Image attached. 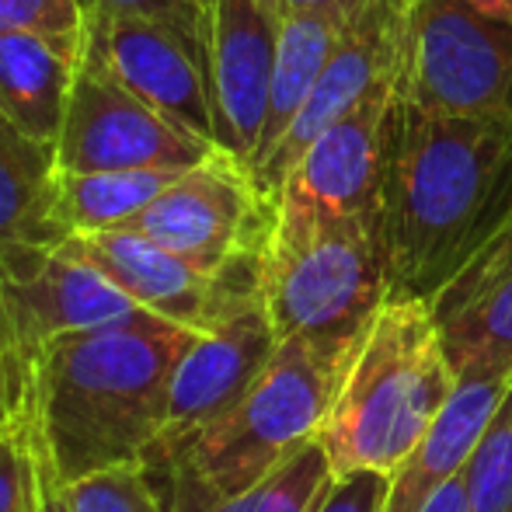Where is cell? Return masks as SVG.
<instances>
[{
    "label": "cell",
    "instance_id": "1",
    "mask_svg": "<svg viewBox=\"0 0 512 512\" xmlns=\"http://www.w3.org/2000/svg\"><path fill=\"white\" fill-rule=\"evenodd\" d=\"M512 213V105L481 115L394 105L380 223L391 297L432 300Z\"/></svg>",
    "mask_w": 512,
    "mask_h": 512
},
{
    "label": "cell",
    "instance_id": "2",
    "mask_svg": "<svg viewBox=\"0 0 512 512\" xmlns=\"http://www.w3.org/2000/svg\"><path fill=\"white\" fill-rule=\"evenodd\" d=\"M199 335L154 310H136L46 345L35 446L56 488L150 457L164 429L171 373Z\"/></svg>",
    "mask_w": 512,
    "mask_h": 512
},
{
    "label": "cell",
    "instance_id": "3",
    "mask_svg": "<svg viewBox=\"0 0 512 512\" xmlns=\"http://www.w3.org/2000/svg\"><path fill=\"white\" fill-rule=\"evenodd\" d=\"M460 373L439 338L429 300L387 297L352 349L317 429L335 474L391 478L453 401Z\"/></svg>",
    "mask_w": 512,
    "mask_h": 512
},
{
    "label": "cell",
    "instance_id": "4",
    "mask_svg": "<svg viewBox=\"0 0 512 512\" xmlns=\"http://www.w3.org/2000/svg\"><path fill=\"white\" fill-rule=\"evenodd\" d=\"M391 297L380 209L276 223L262 255V304L276 338L356 342Z\"/></svg>",
    "mask_w": 512,
    "mask_h": 512
},
{
    "label": "cell",
    "instance_id": "5",
    "mask_svg": "<svg viewBox=\"0 0 512 512\" xmlns=\"http://www.w3.org/2000/svg\"><path fill=\"white\" fill-rule=\"evenodd\" d=\"M356 342L279 338L248 394L168 467L192 474L213 495H237L262 481L297 446L317 436Z\"/></svg>",
    "mask_w": 512,
    "mask_h": 512
},
{
    "label": "cell",
    "instance_id": "6",
    "mask_svg": "<svg viewBox=\"0 0 512 512\" xmlns=\"http://www.w3.org/2000/svg\"><path fill=\"white\" fill-rule=\"evenodd\" d=\"M398 102L481 115L512 105V14L481 0H411L398 49Z\"/></svg>",
    "mask_w": 512,
    "mask_h": 512
},
{
    "label": "cell",
    "instance_id": "7",
    "mask_svg": "<svg viewBox=\"0 0 512 512\" xmlns=\"http://www.w3.org/2000/svg\"><path fill=\"white\" fill-rule=\"evenodd\" d=\"M175 255L206 272H223L248 255H262L272 234V206L255 189L248 168L216 147L185 168L133 223Z\"/></svg>",
    "mask_w": 512,
    "mask_h": 512
},
{
    "label": "cell",
    "instance_id": "8",
    "mask_svg": "<svg viewBox=\"0 0 512 512\" xmlns=\"http://www.w3.org/2000/svg\"><path fill=\"white\" fill-rule=\"evenodd\" d=\"M398 67L384 74L338 122L304 150L272 206L276 223H307L380 209L391 154Z\"/></svg>",
    "mask_w": 512,
    "mask_h": 512
},
{
    "label": "cell",
    "instance_id": "9",
    "mask_svg": "<svg viewBox=\"0 0 512 512\" xmlns=\"http://www.w3.org/2000/svg\"><path fill=\"white\" fill-rule=\"evenodd\" d=\"M81 67L213 140L206 49L168 21L91 7L81 25Z\"/></svg>",
    "mask_w": 512,
    "mask_h": 512
},
{
    "label": "cell",
    "instance_id": "10",
    "mask_svg": "<svg viewBox=\"0 0 512 512\" xmlns=\"http://www.w3.org/2000/svg\"><path fill=\"white\" fill-rule=\"evenodd\" d=\"M67 241L143 310H154L185 328L209 331L237 307L262 297L265 251L241 258L223 272H206L133 227L74 234Z\"/></svg>",
    "mask_w": 512,
    "mask_h": 512
},
{
    "label": "cell",
    "instance_id": "11",
    "mask_svg": "<svg viewBox=\"0 0 512 512\" xmlns=\"http://www.w3.org/2000/svg\"><path fill=\"white\" fill-rule=\"evenodd\" d=\"M216 150L161 108L140 102L115 81L81 67L67 105L56 168L63 171H185Z\"/></svg>",
    "mask_w": 512,
    "mask_h": 512
},
{
    "label": "cell",
    "instance_id": "12",
    "mask_svg": "<svg viewBox=\"0 0 512 512\" xmlns=\"http://www.w3.org/2000/svg\"><path fill=\"white\" fill-rule=\"evenodd\" d=\"M276 342V328L265 314L262 297L237 307L234 314L203 331L171 373L161 439L140 467L161 471L192 439L220 422L258 380V373L276 352Z\"/></svg>",
    "mask_w": 512,
    "mask_h": 512
},
{
    "label": "cell",
    "instance_id": "13",
    "mask_svg": "<svg viewBox=\"0 0 512 512\" xmlns=\"http://www.w3.org/2000/svg\"><path fill=\"white\" fill-rule=\"evenodd\" d=\"M279 14L269 0H206V81L213 140L248 168L262 140Z\"/></svg>",
    "mask_w": 512,
    "mask_h": 512
},
{
    "label": "cell",
    "instance_id": "14",
    "mask_svg": "<svg viewBox=\"0 0 512 512\" xmlns=\"http://www.w3.org/2000/svg\"><path fill=\"white\" fill-rule=\"evenodd\" d=\"M429 307L460 377L495 373L512 380V213Z\"/></svg>",
    "mask_w": 512,
    "mask_h": 512
},
{
    "label": "cell",
    "instance_id": "15",
    "mask_svg": "<svg viewBox=\"0 0 512 512\" xmlns=\"http://www.w3.org/2000/svg\"><path fill=\"white\" fill-rule=\"evenodd\" d=\"M81 70V35L0 28V112L32 140L56 147Z\"/></svg>",
    "mask_w": 512,
    "mask_h": 512
},
{
    "label": "cell",
    "instance_id": "16",
    "mask_svg": "<svg viewBox=\"0 0 512 512\" xmlns=\"http://www.w3.org/2000/svg\"><path fill=\"white\" fill-rule=\"evenodd\" d=\"M509 377L495 373H467L453 401L439 415V422L425 432V439L408 453V460L391 474L384 512H422L429 499L464 471L481 429L488 425L495 405L502 401Z\"/></svg>",
    "mask_w": 512,
    "mask_h": 512
},
{
    "label": "cell",
    "instance_id": "17",
    "mask_svg": "<svg viewBox=\"0 0 512 512\" xmlns=\"http://www.w3.org/2000/svg\"><path fill=\"white\" fill-rule=\"evenodd\" d=\"M147 474L164 492L171 512H317L338 478L317 436L297 446L283 464H276L262 481H255L237 495L206 492L192 474L178 471V467Z\"/></svg>",
    "mask_w": 512,
    "mask_h": 512
},
{
    "label": "cell",
    "instance_id": "18",
    "mask_svg": "<svg viewBox=\"0 0 512 512\" xmlns=\"http://www.w3.org/2000/svg\"><path fill=\"white\" fill-rule=\"evenodd\" d=\"M53 175L56 147L32 140L0 112V262L67 241L49 213Z\"/></svg>",
    "mask_w": 512,
    "mask_h": 512
},
{
    "label": "cell",
    "instance_id": "19",
    "mask_svg": "<svg viewBox=\"0 0 512 512\" xmlns=\"http://www.w3.org/2000/svg\"><path fill=\"white\" fill-rule=\"evenodd\" d=\"M349 14L352 7L349 11H310L279 18V46L269 84V108H265L262 140H258V150L251 157L248 171L283 140L290 122L297 119V112L304 108L307 95L314 91L317 77H321L324 63L335 53L345 25H349Z\"/></svg>",
    "mask_w": 512,
    "mask_h": 512
},
{
    "label": "cell",
    "instance_id": "20",
    "mask_svg": "<svg viewBox=\"0 0 512 512\" xmlns=\"http://www.w3.org/2000/svg\"><path fill=\"white\" fill-rule=\"evenodd\" d=\"M182 171H63L56 168L49 213L63 237L129 227Z\"/></svg>",
    "mask_w": 512,
    "mask_h": 512
},
{
    "label": "cell",
    "instance_id": "21",
    "mask_svg": "<svg viewBox=\"0 0 512 512\" xmlns=\"http://www.w3.org/2000/svg\"><path fill=\"white\" fill-rule=\"evenodd\" d=\"M467 512H512V380L464 464Z\"/></svg>",
    "mask_w": 512,
    "mask_h": 512
},
{
    "label": "cell",
    "instance_id": "22",
    "mask_svg": "<svg viewBox=\"0 0 512 512\" xmlns=\"http://www.w3.org/2000/svg\"><path fill=\"white\" fill-rule=\"evenodd\" d=\"M70 512H171L161 488L140 464H122L60 488Z\"/></svg>",
    "mask_w": 512,
    "mask_h": 512
},
{
    "label": "cell",
    "instance_id": "23",
    "mask_svg": "<svg viewBox=\"0 0 512 512\" xmlns=\"http://www.w3.org/2000/svg\"><path fill=\"white\" fill-rule=\"evenodd\" d=\"M49 474L21 432L0 429V512H39Z\"/></svg>",
    "mask_w": 512,
    "mask_h": 512
},
{
    "label": "cell",
    "instance_id": "24",
    "mask_svg": "<svg viewBox=\"0 0 512 512\" xmlns=\"http://www.w3.org/2000/svg\"><path fill=\"white\" fill-rule=\"evenodd\" d=\"M81 0H0V28H32L46 35H81Z\"/></svg>",
    "mask_w": 512,
    "mask_h": 512
},
{
    "label": "cell",
    "instance_id": "25",
    "mask_svg": "<svg viewBox=\"0 0 512 512\" xmlns=\"http://www.w3.org/2000/svg\"><path fill=\"white\" fill-rule=\"evenodd\" d=\"M81 7L84 11L108 7V11L147 14V18L168 21L206 49V0H81Z\"/></svg>",
    "mask_w": 512,
    "mask_h": 512
},
{
    "label": "cell",
    "instance_id": "26",
    "mask_svg": "<svg viewBox=\"0 0 512 512\" xmlns=\"http://www.w3.org/2000/svg\"><path fill=\"white\" fill-rule=\"evenodd\" d=\"M387 485L391 478L377 471L338 474L317 512H384Z\"/></svg>",
    "mask_w": 512,
    "mask_h": 512
},
{
    "label": "cell",
    "instance_id": "27",
    "mask_svg": "<svg viewBox=\"0 0 512 512\" xmlns=\"http://www.w3.org/2000/svg\"><path fill=\"white\" fill-rule=\"evenodd\" d=\"M422 512H467V488H464V471L457 478H450L436 495L429 499V506Z\"/></svg>",
    "mask_w": 512,
    "mask_h": 512
},
{
    "label": "cell",
    "instance_id": "28",
    "mask_svg": "<svg viewBox=\"0 0 512 512\" xmlns=\"http://www.w3.org/2000/svg\"><path fill=\"white\" fill-rule=\"evenodd\" d=\"M269 4L279 18H290V14L310 11H349V7H356V0H269Z\"/></svg>",
    "mask_w": 512,
    "mask_h": 512
},
{
    "label": "cell",
    "instance_id": "29",
    "mask_svg": "<svg viewBox=\"0 0 512 512\" xmlns=\"http://www.w3.org/2000/svg\"><path fill=\"white\" fill-rule=\"evenodd\" d=\"M39 512H70V506H67V502H63L60 488H56L53 481H49V485H46V492H42Z\"/></svg>",
    "mask_w": 512,
    "mask_h": 512
},
{
    "label": "cell",
    "instance_id": "30",
    "mask_svg": "<svg viewBox=\"0 0 512 512\" xmlns=\"http://www.w3.org/2000/svg\"><path fill=\"white\" fill-rule=\"evenodd\" d=\"M481 4H488V7H499V11L512 14V0H481Z\"/></svg>",
    "mask_w": 512,
    "mask_h": 512
}]
</instances>
